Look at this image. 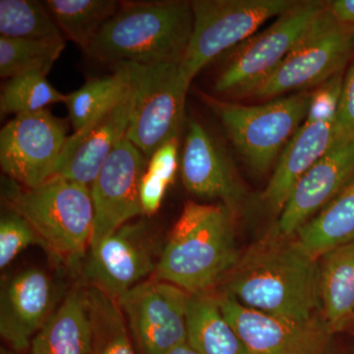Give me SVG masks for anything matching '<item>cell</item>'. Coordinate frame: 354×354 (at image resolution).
Masks as SVG:
<instances>
[{"mask_svg": "<svg viewBox=\"0 0 354 354\" xmlns=\"http://www.w3.org/2000/svg\"><path fill=\"white\" fill-rule=\"evenodd\" d=\"M221 283L223 292L270 315L305 320L322 308L320 259L297 235L279 234L274 227L241 254Z\"/></svg>", "mask_w": 354, "mask_h": 354, "instance_id": "6da1fadb", "label": "cell"}, {"mask_svg": "<svg viewBox=\"0 0 354 354\" xmlns=\"http://www.w3.org/2000/svg\"><path fill=\"white\" fill-rule=\"evenodd\" d=\"M234 215L221 203H186L160 251L153 278L190 295L223 283L241 257Z\"/></svg>", "mask_w": 354, "mask_h": 354, "instance_id": "7a4b0ae2", "label": "cell"}, {"mask_svg": "<svg viewBox=\"0 0 354 354\" xmlns=\"http://www.w3.org/2000/svg\"><path fill=\"white\" fill-rule=\"evenodd\" d=\"M187 1H123L85 51L104 64H180L192 32Z\"/></svg>", "mask_w": 354, "mask_h": 354, "instance_id": "3957f363", "label": "cell"}, {"mask_svg": "<svg viewBox=\"0 0 354 354\" xmlns=\"http://www.w3.org/2000/svg\"><path fill=\"white\" fill-rule=\"evenodd\" d=\"M2 197L59 259L72 264L90 249L94 227L90 186L53 176L37 187H25L9 178Z\"/></svg>", "mask_w": 354, "mask_h": 354, "instance_id": "277c9868", "label": "cell"}, {"mask_svg": "<svg viewBox=\"0 0 354 354\" xmlns=\"http://www.w3.org/2000/svg\"><path fill=\"white\" fill-rule=\"evenodd\" d=\"M311 93L279 97L263 104L243 106L207 97L230 141L256 174H266L304 124Z\"/></svg>", "mask_w": 354, "mask_h": 354, "instance_id": "5b68a950", "label": "cell"}, {"mask_svg": "<svg viewBox=\"0 0 354 354\" xmlns=\"http://www.w3.org/2000/svg\"><path fill=\"white\" fill-rule=\"evenodd\" d=\"M295 0H194L193 28L179 64L181 75L193 79L218 55L255 35L268 20L278 18Z\"/></svg>", "mask_w": 354, "mask_h": 354, "instance_id": "8992f818", "label": "cell"}, {"mask_svg": "<svg viewBox=\"0 0 354 354\" xmlns=\"http://www.w3.org/2000/svg\"><path fill=\"white\" fill-rule=\"evenodd\" d=\"M354 57V27L337 23L327 6L310 24L278 69L249 94L276 99L320 86L344 72Z\"/></svg>", "mask_w": 354, "mask_h": 354, "instance_id": "52a82bcc", "label": "cell"}, {"mask_svg": "<svg viewBox=\"0 0 354 354\" xmlns=\"http://www.w3.org/2000/svg\"><path fill=\"white\" fill-rule=\"evenodd\" d=\"M326 6L320 0L299 1L265 31L239 44L216 79V92L248 97L278 69Z\"/></svg>", "mask_w": 354, "mask_h": 354, "instance_id": "ba28073f", "label": "cell"}, {"mask_svg": "<svg viewBox=\"0 0 354 354\" xmlns=\"http://www.w3.org/2000/svg\"><path fill=\"white\" fill-rule=\"evenodd\" d=\"M189 297L153 277L116 299L138 354H169L187 342Z\"/></svg>", "mask_w": 354, "mask_h": 354, "instance_id": "9c48e42d", "label": "cell"}, {"mask_svg": "<svg viewBox=\"0 0 354 354\" xmlns=\"http://www.w3.org/2000/svg\"><path fill=\"white\" fill-rule=\"evenodd\" d=\"M67 136L66 121L44 109L14 116L0 131V165L9 178L37 187L53 178Z\"/></svg>", "mask_w": 354, "mask_h": 354, "instance_id": "30bf717a", "label": "cell"}, {"mask_svg": "<svg viewBox=\"0 0 354 354\" xmlns=\"http://www.w3.org/2000/svg\"><path fill=\"white\" fill-rule=\"evenodd\" d=\"M158 247L152 225L146 220L129 221L88 249L84 267L88 286L118 299L155 274Z\"/></svg>", "mask_w": 354, "mask_h": 354, "instance_id": "8fae6325", "label": "cell"}, {"mask_svg": "<svg viewBox=\"0 0 354 354\" xmlns=\"http://www.w3.org/2000/svg\"><path fill=\"white\" fill-rule=\"evenodd\" d=\"M140 66L138 97L127 139L149 160L160 146L179 138L190 84L179 64Z\"/></svg>", "mask_w": 354, "mask_h": 354, "instance_id": "7c38bea8", "label": "cell"}, {"mask_svg": "<svg viewBox=\"0 0 354 354\" xmlns=\"http://www.w3.org/2000/svg\"><path fill=\"white\" fill-rule=\"evenodd\" d=\"M221 312L249 354H328L335 333L323 315L293 320L263 313L232 295L216 293Z\"/></svg>", "mask_w": 354, "mask_h": 354, "instance_id": "4fadbf2b", "label": "cell"}, {"mask_svg": "<svg viewBox=\"0 0 354 354\" xmlns=\"http://www.w3.org/2000/svg\"><path fill=\"white\" fill-rule=\"evenodd\" d=\"M140 65L122 94L68 136L55 176L90 186L118 143L127 138L136 106Z\"/></svg>", "mask_w": 354, "mask_h": 354, "instance_id": "5bb4252c", "label": "cell"}, {"mask_svg": "<svg viewBox=\"0 0 354 354\" xmlns=\"http://www.w3.org/2000/svg\"><path fill=\"white\" fill-rule=\"evenodd\" d=\"M148 158L125 138L118 144L90 185L94 205L91 247L113 234L136 216L143 215L140 184Z\"/></svg>", "mask_w": 354, "mask_h": 354, "instance_id": "9a60e30c", "label": "cell"}, {"mask_svg": "<svg viewBox=\"0 0 354 354\" xmlns=\"http://www.w3.org/2000/svg\"><path fill=\"white\" fill-rule=\"evenodd\" d=\"M186 189L203 199H218L235 214L245 198V188L220 144L196 118L187 123L181 158Z\"/></svg>", "mask_w": 354, "mask_h": 354, "instance_id": "2e32d148", "label": "cell"}, {"mask_svg": "<svg viewBox=\"0 0 354 354\" xmlns=\"http://www.w3.org/2000/svg\"><path fill=\"white\" fill-rule=\"evenodd\" d=\"M354 178V139L333 146L295 184L279 220L277 232L295 235Z\"/></svg>", "mask_w": 354, "mask_h": 354, "instance_id": "e0dca14e", "label": "cell"}, {"mask_svg": "<svg viewBox=\"0 0 354 354\" xmlns=\"http://www.w3.org/2000/svg\"><path fill=\"white\" fill-rule=\"evenodd\" d=\"M55 290L46 271L25 270L7 281L0 295V335L15 353H26L53 313Z\"/></svg>", "mask_w": 354, "mask_h": 354, "instance_id": "ac0fdd59", "label": "cell"}, {"mask_svg": "<svg viewBox=\"0 0 354 354\" xmlns=\"http://www.w3.org/2000/svg\"><path fill=\"white\" fill-rule=\"evenodd\" d=\"M334 143L335 120L304 121L274 165V174L262 194L265 206L279 215L295 184Z\"/></svg>", "mask_w": 354, "mask_h": 354, "instance_id": "d6986e66", "label": "cell"}, {"mask_svg": "<svg viewBox=\"0 0 354 354\" xmlns=\"http://www.w3.org/2000/svg\"><path fill=\"white\" fill-rule=\"evenodd\" d=\"M92 341L88 286H76L35 335L27 354H88Z\"/></svg>", "mask_w": 354, "mask_h": 354, "instance_id": "ffe728a7", "label": "cell"}, {"mask_svg": "<svg viewBox=\"0 0 354 354\" xmlns=\"http://www.w3.org/2000/svg\"><path fill=\"white\" fill-rule=\"evenodd\" d=\"M320 259L322 315L337 333L354 320V241L333 249Z\"/></svg>", "mask_w": 354, "mask_h": 354, "instance_id": "44dd1931", "label": "cell"}, {"mask_svg": "<svg viewBox=\"0 0 354 354\" xmlns=\"http://www.w3.org/2000/svg\"><path fill=\"white\" fill-rule=\"evenodd\" d=\"M187 342L199 354H249L212 290L190 295Z\"/></svg>", "mask_w": 354, "mask_h": 354, "instance_id": "7402d4cb", "label": "cell"}, {"mask_svg": "<svg viewBox=\"0 0 354 354\" xmlns=\"http://www.w3.org/2000/svg\"><path fill=\"white\" fill-rule=\"evenodd\" d=\"M295 235L318 259L333 249L354 241V178Z\"/></svg>", "mask_w": 354, "mask_h": 354, "instance_id": "603a6c76", "label": "cell"}, {"mask_svg": "<svg viewBox=\"0 0 354 354\" xmlns=\"http://www.w3.org/2000/svg\"><path fill=\"white\" fill-rule=\"evenodd\" d=\"M50 11L64 38L88 50L106 23L116 13L121 2L114 0H46Z\"/></svg>", "mask_w": 354, "mask_h": 354, "instance_id": "cb8c5ba5", "label": "cell"}, {"mask_svg": "<svg viewBox=\"0 0 354 354\" xmlns=\"http://www.w3.org/2000/svg\"><path fill=\"white\" fill-rule=\"evenodd\" d=\"M92 341L88 354H138L115 298L88 286Z\"/></svg>", "mask_w": 354, "mask_h": 354, "instance_id": "d4e9b609", "label": "cell"}, {"mask_svg": "<svg viewBox=\"0 0 354 354\" xmlns=\"http://www.w3.org/2000/svg\"><path fill=\"white\" fill-rule=\"evenodd\" d=\"M136 68L137 64H133L114 65L111 75L91 79L82 88L66 95L64 104L74 131L81 129L122 94Z\"/></svg>", "mask_w": 354, "mask_h": 354, "instance_id": "484cf974", "label": "cell"}, {"mask_svg": "<svg viewBox=\"0 0 354 354\" xmlns=\"http://www.w3.org/2000/svg\"><path fill=\"white\" fill-rule=\"evenodd\" d=\"M65 48L64 39H9L0 37V76L41 72L48 75Z\"/></svg>", "mask_w": 354, "mask_h": 354, "instance_id": "4316f807", "label": "cell"}, {"mask_svg": "<svg viewBox=\"0 0 354 354\" xmlns=\"http://www.w3.org/2000/svg\"><path fill=\"white\" fill-rule=\"evenodd\" d=\"M0 37L9 39H62V31L44 2L0 1Z\"/></svg>", "mask_w": 354, "mask_h": 354, "instance_id": "83f0119b", "label": "cell"}, {"mask_svg": "<svg viewBox=\"0 0 354 354\" xmlns=\"http://www.w3.org/2000/svg\"><path fill=\"white\" fill-rule=\"evenodd\" d=\"M66 95L57 88L41 72H30L8 79L0 93V113L2 115L35 113L50 104L65 102Z\"/></svg>", "mask_w": 354, "mask_h": 354, "instance_id": "f1b7e54d", "label": "cell"}, {"mask_svg": "<svg viewBox=\"0 0 354 354\" xmlns=\"http://www.w3.org/2000/svg\"><path fill=\"white\" fill-rule=\"evenodd\" d=\"M32 244H41V239L30 223L18 214L11 212L0 221V268L4 269L16 256Z\"/></svg>", "mask_w": 354, "mask_h": 354, "instance_id": "f546056e", "label": "cell"}, {"mask_svg": "<svg viewBox=\"0 0 354 354\" xmlns=\"http://www.w3.org/2000/svg\"><path fill=\"white\" fill-rule=\"evenodd\" d=\"M342 81L344 72L333 77L327 82L321 84L311 93L308 113L305 121L317 122L335 120L341 97Z\"/></svg>", "mask_w": 354, "mask_h": 354, "instance_id": "4dcf8cb0", "label": "cell"}, {"mask_svg": "<svg viewBox=\"0 0 354 354\" xmlns=\"http://www.w3.org/2000/svg\"><path fill=\"white\" fill-rule=\"evenodd\" d=\"M354 139V57L344 76L339 108L335 120V145Z\"/></svg>", "mask_w": 354, "mask_h": 354, "instance_id": "1f68e13d", "label": "cell"}, {"mask_svg": "<svg viewBox=\"0 0 354 354\" xmlns=\"http://www.w3.org/2000/svg\"><path fill=\"white\" fill-rule=\"evenodd\" d=\"M178 169V138L167 141L149 158L147 171L167 186L176 178Z\"/></svg>", "mask_w": 354, "mask_h": 354, "instance_id": "d6a6232c", "label": "cell"}, {"mask_svg": "<svg viewBox=\"0 0 354 354\" xmlns=\"http://www.w3.org/2000/svg\"><path fill=\"white\" fill-rule=\"evenodd\" d=\"M169 186L146 171L140 184V202L144 216L157 213Z\"/></svg>", "mask_w": 354, "mask_h": 354, "instance_id": "836d02e7", "label": "cell"}, {"mask_svg": "<svg viewBox=\"0 0 354 354\" xmlns=\"http://www.w3.org/2000/svg\"><path fill=\"white\" fill-rule=\"evenodd\" d=\"M328 9L337 23L354 27V0L328 1Z\"/></svg>", "mask_w": 354, "mask_h": 354, "instance_id": "e575fe53", "label": "cell"}, {"mask_svg": "<svg viewBox=\"0 0 354 354\" xmlns=\"http://www.w3.org/2000/svg\"><path fill=\"white\" fill-rule=\"evenodd\" d=\"M169 354H199L188 342L181 344L178 348H174Z\"/></svg>", "mask_w": 354, "mask_h": 354, "instance_id": "d590c367", "label": "cell"}]
</instances>
